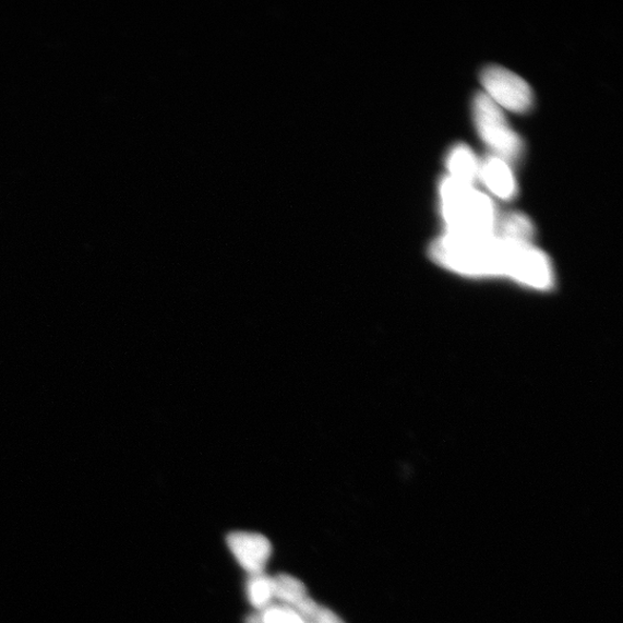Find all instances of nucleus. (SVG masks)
<instances>
[{
    "instance_id": "nucleus-1",
    "label": "nucleus",
    "mask_w": 623,
    "mask_h": 623,
    "mask_svg": "<svg viewBox=\"0 0 623 623\" xmlns=\"http://www.w3.org/2000/svg\"><path fill=\"white\" fill-rule=\"evenodd\" d=\"M532 243H517L498 235L445 233L433 241L430 255L442 268L472 278L513 280L519 259Z\"/></svg>"
},
{
    "instance_id": "nucleus-2",
    "label": "nucleus",
    "mask_w": 623,
    "mask_h": 623,
    "mask_svg": "<svg viewBox=\"0 0 623 623\" xmlns=\"http://www.w3.org/2000/svg\"><path fill=\"white\" fill-rule=\"evenodd\" d=\"M441 214L446 233L480 236L495 232L498 215L491 199L451 177L440 185Z\"/></svg>"
},
{
    "instance_id": "nucleus-3",
    "label": "nucleus",
    "mask_w": 623,
    "mask_h": 623,
    "mask_svg": "<svg viewBox=\"0 0 623 623\" xmlns=\"http://www.w3.org/2000/svg\"><path fill=\"white\" fill-rule=\"evenodd\" d=\"M474 115L479 135L498 157L513 160L520 155V139L508 125L500 107L487 94L476 96Z\"/></svg>"
},
{
    "instance_id": "nucleus-4",
    "label": "nucleus",
    "mask_w": 623,
    "mask_h": 623,
    "mask_svg": "<svg viewBox=\"0 0 623 623\" xmlns=\"http://www.w3.org/2000/svg\"><path fill=\"white\" fill-rule=\"evenodd\" d=\"M481 84L495 105L514 112L528 111L534 103L532 92L524 79L499 67L482 71Z\"/></svg>"
},
{
    "instance_id": "nucleus-5",
    "label": "nucleus",
    "mask_w": 623,
    "mask_h": 623,
    "mask_svg": "<svg viewBox=\"0 0 623 623\" xmlns=\"http://www.w3.org/2000/svg\"><path fill=\"white\" fill-rule=\"evenodd\" d=\"M227 540L241 567L250 575L264 574L272 555V546L265 536L241 531L230 534Z\"/></svg>"
},
{
    "instance_id": "nucleus-6",
    "label": "nucleus",
    "mask_w": 623,
    "mask_h": 623,
    "mask_svg": "<svg viewBox=\"0 0 623 623\" xmlns=\"http://www.w3.org/2000/svg\"><path fill=\"white\" fill-rule=\"evenodd\" d=\"M480 179L484 180L488 189L502 200H511L516 194L514 175L506 160L498 156H491L480 165Z\"/></svg>"
},
{
    "instance_id": "nucleus-7",
    "label": "nucleus",
    "mask_w": 623,
    "mask_h": 623,
    "mask_svg": "<svg viewBox=\"0 0 623 623\" xmlns=\"http://www.w3.org/2000/svg\"><path fill=\"white\" fill-rule=\"evenodd\" d=\"M447 167L456 182L475 187L480 179V165L474 152L466 145L455 146L448 155Z\"/></svg>"
},
{
    "instance_id": "nucleus-8",
    "label": "nucleus",
    "mask_w": 623,
    "mask_h": 623,
    "mask_svg": "<svg viewBox=\"0 0 623 623\" xmlns=\"http://www.w3.org/2000/svg\"><path fill=\"white\" fill-rule=\"evenodd\" d=\"M495 231L517 243H532L535 235L531 220L520 213H512L499 219Z\"/></svg>"
},
{
    "instance_id": "nucleus-9",
    "label": "nucleus",
    "mask_w": 623,
    "mask_h": 623,
    "mask_svg": "<svg viewBox=\"0 0 623 623\" xmlns=\"http://www.w3.org/2000/svg\"><path fill=\"white\" fill-rule=\"evenodd\" d=\"M273 583L274 599L279 600L284 607L291 610L310 597L304 583L293 576L279 574L273 577Z\"/></svg>"
},
{
    "instance_id": "nucleus-10",
    "label": "nucleus",
    "mask_w": 623,
    "mask_h": 623,
    "mask_svg": "<svg viewBox=\"0 0 623 623\" xmlns=\"http://www.w3.org/2000/svg\"><path fill=\"white\" fill-rule=\"evenodd\" d=\"M248 597L257 611H264L274 600L273 577L265 574L251 575L248 582Z\"/></svg>"
},
{
    "instance_id": "nucleus-11",
    "label": "nucleus",
    "mask_w": 623,
    "mask_h": 623,
    "mask_svg": "<svg viewBox=\"0 0 623 623\" xmlns=\"http://www.w3.org/2000/svg\"><path fill=\"white\" fill-rule=\"evenodd\" d=\"M259 614L261 623H307L295 611L284 606H271Z\"/></svg>"
},
{
    "instance_id": "nucleus-12",
    "label": "nucleus",
    "mask_w": 623,
    "mask_h": 623,
    "mask_svg": "<svg viewBox=\"0 0 623 623\" xmlns=\"http://www.w3.org/2000/svg\"><path fill=\"white\" fill-rule=\"evenodd\" d=\"M311 623H346L333 611L319 607L315 615L313 616Z\"/></svg>"
}]
</instances>
